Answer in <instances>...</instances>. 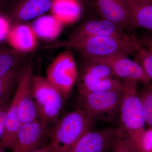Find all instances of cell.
<instances>
[{
	"label": "cell",
	"instance_id": "obj_1",
	"mask_svg": "<svg viewBox=\"0 0 152 152\" xmlns=\"http://www.w3.org/2000/svg\"><path fill=\"white\" fill-rule=\"evenodd\" d=\"M138 83L122 81L124 96L116 128L118 138L127 142L134 152H140L141 139L146 129L141 104L138 96Z\"/></svg>",
	"mask_w": 152,
	"mask_h": 152
},
{
	"label": "cell",
	"instance_id": "obj_2",
	"mask_svg": "<svg viewBox=\"0 0 152 152\" xmlns=\"http://www.w3.org/2000/svg\"><path fill=\"white\" fill-rule=\"evenodd\" d=\"M137 39L133 35L125 37L102 35L68 39L48 47H66L75 49L88 60L118 54L134 56L137 50Z\"/></svg>",
	"mask_w": 152,
	"mask_h": 152
},
{
	"label": "cell",
	"instance_id": "obj_3",
	"mask_svg": "<svg viewBox=\"0 0 152 152\" xmlns=\"http://www.w3.org/2000/svg\"><path fill=\"white\" fill-rule=\"evenodd\" d=\"M96 122L82 109L69 112L49 130L50 143L56 152H68L82 136L94 130Z\"/></svg>",
	"mask_w": 152,
	"mask_h": 152
},
{
	"label": "cell",
	"instance_id": "obj_4",
	"mask_svg": "<svg viewBox=\"0 0 152 152\" xmlns=\"http://www.w3.org/2000/svg\"><path fill=\"white\" fill-rule=\"evenodd\" d=\"M124 96L123 87L117 89L79 94V108L95 121L118 123Z\"/></svg>",
	"mask_w": 152,
	"mask_h": 152
},
{
	"label": "cell",
	"instance_id": "obj_5",
	"mask_svg": "<svg viewBox=\"0 0 152 152\" xmlns=\"http://www.w3.org/2000/svg\"><path fill=\"white\" fill-rule=\"evenodd\" d=\"M31 86L40 120L48 126L54 124L65 102L62 95L46 77L33 75Z\"/></svg>",
	"mask_w": 152,
	"mask_h": 152
},
{
	"label": "cell",
	"instance_id": "obj_6",
	"mask_svg": "<svg viewBox=\"0 0 152 152\" xmlns=\"http://www.w3.org/2000/svg\"><path fill=\"white\" fill-rule=\"evenodd\" d=\"M80 75L78 83L79 94L121 88V80L108 66L87 60Z\"/></svg>",
	"mask_w": 152,
	"mask_h": 152
},
{
	"label": "cell",
	"instance_id": "obj_7",
	"mask_svg": "<svg viewBox=\"0 0 152 152\" xmlns=\"http://www.w3.org/2000/svg\"><path fill=\"white\" fill-rule=\"evenodd\" d=\"M46 77L58 90L65 102L78 78L72 53L66 50L58 55L47 69Z\"/></svg>",
	"mask_w": 152,
	"mask_h": 152
},
{
	"label": "cell",
	"instance_id": "obj_8",
	"mask_svg": "<svg viewBox=\"0 0 152 152\" xmlns=\"http://www.w3.org/2000/svg\"><path fill=\"white\" fill-rule=\"evenodd\" d=\"M87 60L108 66L121 81L141 82L145 85L151 84V80L147 75L141 66L134 60L129 58L128 55L118 54Z\"/></svg>",
	"mask_w": 152,
	"mask_h": 152
},
{
	"label": "cell",
	"instance_id": "obj_9",
	"mask_svg": "<svg viewBox=\"0 0 152 152\" xmlns=\"http://www.w3.org/2000/svg\"><path fill=\"white\" fill-rule=\"evenodd\" d=\"M49 130L48 125L40 119L22 123L12 152H32L47 145Z\"/></svg>",
	"mask_w": 152,
	"mask_h": 152
},
{
	"label": "cell",
	"instance_id": "obj_10",
	"mask_svg": "<svg viewBox=\"0 0 152 152\" xmlns=\"http://www.w3.org/2000/svg\"><path fill=\"white\" fill-rule=\"evenodd\" d=\"M118 139L116 128L93 130L82 136L68 152H112Z\"/></svg>",
	"mask_w": 152,
	"mask_h": 152
},
{
	"label": "cell",
	"instance_id": "obj_11",
	"mask_svg": "<svg viewBox=\"0 0 152 152\" xmlns=\"http://www.w3.org/2000/svg\"><path fill=\"white\" fill-rule=\"evenodd\" d=\"M32 58L22 72L16 91L18 93V109L22 123L40 119L31 86Z\"/></svg>",
	"mask_w": 152,
	"mask_h": 152
},
{
	"label": "cell",
	"instance_id": "obj_12",
	"mask_svg": "<svg viewBox=\"0 0 152 152\" xmlns=\"http://www.w3.org/2000/svg\"><path fill=\"white\" fill-rule=\"evenodd\" d=\"M125 28L108 20H91L80 25L75 29L69 39H75L102 35L125 37L129 36L124 32Z\"/></svg>",
	"mask_w": 152,
	"mask_h": 152
},
{
	"label": "cell",
	"instance_id": "obj_13",
	"mask_svg": "<svg viewBox=\"0 0 152 152\" xmlns=\"http://www.w3.org/2000/svg\"><path fill=\"white\" fill-rule=\"evenodd\" d=\"M94 6L102 19L124 28H129V13L125 0H94Z\"/></svg>",
	"mask_w": 152,
	"mask_h": 152
},
{
	"label": "cell",
	"instance_id": "obj_14",
	"mask_svg": "<svg viewBox=\"0 0 152 152\" xmlns=\"http://www.w3.org/2000/svg\"><path fill=\"white\" fill-rule=\"evenodd\" d=\"M38 38L31 26L18 24L12 28L7 39L14 50L23 54L35 50Z\"/></svg>",
	"mask_w": 152,
	"mask_h": 152
},
{
	"label": "cell",
	"instance_id": "obj_15",
	"mask_svg": "<svg viewBox=\"0 0 152 152\" xmlns=\"http://www.w3.org/2000/svg\"><path fill=\"white\" fill-rule=\"evenodd\" d=\"M21 124L18 109V93L16 91L9 105L4 129L0 138V146L3 149L12 151L16 141L17 133Z\"/></svg>",
	"mask_w": 152,
	"mask_h": 152
},
{
	"label": "cell",
	"instance_id": "obj_16",
	"mask_svg": "<svg viewBox=\"0 0 152 152\" xmlns=\"http://www.w3.org/2000/svg\"><path fill=\"white\" fill-rule=\"evenodd\" d=\"M52 2L53 0H20L12 11V18L18 23L37 18L50 10Z\"/></svg>",
	"mask_w": 152,
	"mask_h": 152
},
{
	"label": "cell",
	"instance_id": "obj_17",
	"mask_svg": "<svg viewBox=\"0 0 152 152\" xmlns=\"http://www.w3.org/2000/svg\"><path fill=\"white\" fill-rule=\"evenodd\" d=\"M125 1L129 10V28L152 31V4Z\"/></svg>",
	"mask_w": 152,
	"mask_h": 152
},
{
	"label": "cell",
	"instance_id": "obj_18",
	"mask_svg": "<svg viewBox=\"0 0 152 152\" xmlns=\"http://www.w3.org/2000/svg\"><path fill=\"white\" fill-rule=\"evenodd\" d=\"M50 10L63 24H69L80 18L82 7L77 0H53Z\"/></svg>",
	"mask_w": 152,
	"mask_h": 152
},
{
	"label": "cell",
	"instance_id": "obj_19",
	"mask_svg": "<svg viewBox=\"0 0 152 152\" xmlns=\"http://www.w3.org/2000/svg\"><path fill=\"white\" fill-rule=\"evenodd\" d=\"M63 26L61 22L51 15L38 17L31 26L38 38L50 41L60 35Z\"/></svg>",
	"mask_w": 152,
	"mask_h": 152
},
{
	"label": "cell",
	"instance_id": "obj_20",
	"mask_svg": "<svg viewBox=\"0 0 152 152\" xmlns=\"http://www.w3.org/2000/svg\"><path fill=\"white\" fill-rule=\"evenodd\" d=\"M138 96L141 104L142 110L146 126L152 128V85H145Z\"/></svg>",
	"mask_w": 152,
	"mask_h": 152
},
{
	"label": "cell",
	"instance_id": "obj_21",
	"mask_svg": "<svg viewBox=\"0 0 152 152\" xmlns=\"http://www.w3.org/2000/svg\"><path fill=\"white\" fill-rule=\"evenodd\" d=\"M21 54L13 49L0 50V76L18 66L20 62Z\"/></svg>",
	"mask_w": 152,
	"mask_h": 152
},
{
	"label": "cell",
	"instance_id": "obj_22",
	"mask_svg": "<svg viewBox=\"0 0 152 152\" xmlns=\"http://www.w3.org/2000/svg\"><path fill=\"white\" fill-rule=\"evenodd\" d=\"M23 71L17 67L7 73L0 76V101L7 98V95L13 88L16 81H18Z\"/></svg>",
	"mask_w": 152,
	"mask_h": 152
},
{
	"label": "cell",
	"instance_id": "obj_23",
	"mask_svg": "<svg viewBox=\"0 0 152 152\" xmlns=\"http://www.w3.org/2000/svg\"><path fill=\"white\" fill-rule=\"evenodd\" d=\"M137 52L134 61L138 63L151 80H152V52L142 47L139 40L137 42Z\"/></svg>",
	"mask_w": 152,
	"mask_h": 152
},
{
	"label": "cell",
	"instance_id": "obj_24",
	"mask_svg": "<svg viewBox=\"0 0 152 152\" xmlns=\"http://www.w3.org/2000/svg\"><path fill=\"white\" fill-rule=\"evenodd\" d=\"M12 28L9 19L0 14V42L7 39Z\"/></svg>",
	"mask_w": 152,
	"mask_h": 152
},
{
	"label": "cell",
	"instance_id": "obj_25",
	"mask_svg": "<svg viewBox=\"0 0 152 152\" xmlns=\"http://www.w3.org/2000/svg\"><path fill=\"white\" fill-rule=\"evenodd\" d=\"M9 106L7 98L0 101V138L4 129Z\"/></svg>",
	"mask_w": 152,
	"mask_h": 152
},
{
	"label": "cell",
	"instance_id": "obj_26",
	"mask_svg": "<svg viewBox=\"0 0 152 152\" xmlns=\"http://www.w3.org/2000/svg\"><path fill=\"white\" fill-rule=\"evenodd\" d=\"M112 152H134L129 144L124 140L118 139Z\"/></svg>",
	"mask_w": 152,
	"mask_h": 152
},
{
	"label": "cell",
	"instance_id": "obj_27",
	"mask_svg": "<svg viewBox=\"0 0 152 152\" xmlns=\"http://www.w3.org/2000/svg\"><path fill=\"white\" fill-rule=\"evenodd\" d=\"M32 152H56L51 144H49L42 148L36 150Z\"/></svg>",
	"mask_w": 152,
	"mask_h": 152
},
{
	"label": "cell",
	"instance_id": "obj_28",
	"mask_svg": "<svg viewBox=\"0 0 152 152\" xmlns=\"http://www.w3.org/2000/svg\"><path fill=\"white\" fill-rule=\"evenodd\" d=\"M142 42L144 45L146 46L147 49L152 52V37L145 39Z\"/></svg>",
	"mask_w": 152,
	"mask_h": 152
},
{
	"label": "cell",
	"instance_id": "obj_29",
	"mask_svg": "<svg viewBox=\"0 0 152 152\" xmlns=\"http://www.w3.org/2000/svg\"><path fill=\"white\" fill-rule=\"evenodd\" d=\"M77 1L80 3L82 7L83 5L86 4H93L94 5V0H77Z\"/></svg>",
	"mask_w": 152,
	"mask_h": 152
},
{
	"label": "cell",
	"instance_id": "obj_30",
	"mask_svg": "<svg viewBox=\"0 0 152 152\" xmlns=\"http://www.w3.org/2000/svg\"><path fill=\"white\" fill-rule=\"evenodd\" d=\"M134 1L138 2L148 3L152 4V0H132Z\"/></svg>",
	"mask_w": 152,
	"mask_h": 152
},
{
	"label": "cell",
	"instance_id": "obj_31",
	"mask_svg": "<svg viewBox=\"0 0 152 152\" xmlns=\"http://www.w3.org/2000/svg\"><path fill=\"white\" fill-rule=\"evenodd\" d=\"M5 0H0V7L2 5Z\"/></svg>",
	"mask_w": 152,
	"mask_h": 152
},
{
	"label": "cell",
	"instance_id": "obj_32",
	"mask_svg": "<svg viewBox=\"0 0 152 152\" xmlns=\"http://www.w3.org/2000/svg\"><path fill=\"white\" fill-rule=\"evenodd\" d=\"M0 152H5L4 151V149H3L1 146H0Z\"/></svg>",
	"mask_w": 152,
	"mask_h": 152
}]
</instances>
